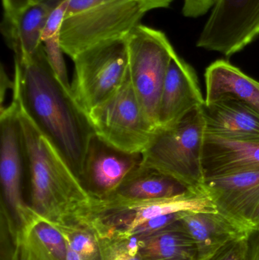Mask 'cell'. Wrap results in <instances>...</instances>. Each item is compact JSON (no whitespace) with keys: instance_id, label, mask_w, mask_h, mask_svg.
<instances>
[{"instance_id":"cell-1","label":"cell","mask_w":259,"mask_h":260,"mask_svg":"<svg viewBox=\"0 0 259 260\" xmlns=\"http://www.w3.org/2000/svg\"><path fill=\"white\" fill-rule=\"evenodd\" d=\"M13 98L79 180L95 133L88 114L53 73L43 44L27 60L15 59Z\"/></svg>"},{"instance_id":"cell-2","label":"cell","mask_w":259,"mask_h":260,"mask_svg":"<svg viewBox=\"0 0 259 260\" xmlns=\"http://www.w3.org/2000/svg\"><path fill=\"white\" fill-rule=\"evenodd\" d=\"M18 117L25 153L27 204L36 215L56 226L87 221L91 197L63 157L20 106Z\"/></svg>"},{"instance_id":"cell-3","label":"cell","mask_w":259,"mask_h":260,"mask_svg":"<svg viewBox=\"0 0 259 260\" xmlns=\"http://www.w3.org/2000/svg\"><path fill=\"white\" fill-rule=\"evenodd\" d=\"M205 125L200 108L167 128H158L141 164L161 171L194 192H205L202 151Z\"/></svg>"},{"instance_id":"cell-4","label":"cell","mask_w":259,"mask_h":260,"mask_svg":"<svg viewBox=\"0 0 259 260\" xmlns=\"http://www.w3.org/2000/svg\"><path fill=\"white\" fill-rule=\"evenodd\" d=\"M173 0H109L65 18L61 28L64 53L74 59L97 44L127 36L152 9L168 7Z\"/></svg>"},{"instance_id":"cell-5","label":"cell","mask_w":259,"mask_h":260,"mask_svg":"<svg viewBox=\"0 0 259 260\" xmlns=\"http://www.w3.org/2000/svg\"><path fill=\"white\" fill-rule=\"evenodd\" d=\"M18 111V102L12 99L7 107L1 108L0 115V214L1 219L17 238L24 235L36 216L24 200L27 170Z\"/></svg>"},{"instance_id":"cell-6","label":"cell","mask_w":259,"mask_h":260,"mask_svg":"<svg viewBox=\"0 0 259 260\" xmlns=\"http://www.w3.org/2000/svg\"><path fill=\"white\" fill-rule=\"evenodd\" d=\"M217 212L205 192L149 201L93 200L87 221L100 238L131 236L140 224L157 217L179 212Z\"/></svg>"},{"instance_id":"cell-7","label":"cell","mask_w":259,"mask_h":260,"mask_svg":"<svg viewBox=\"0 0 259 260\" xmlns=\"http://www.w3.org/2000/svg\"><path fill=\"white\" fill-rule=\"evenodd\" d=\"M129 76L149 121L158 129L164 81L176 52L161 30L138 24L127 35Z\"/></svg>"},{"instance_id":"cell-8","label":"cell","mask_w":259,"mask_h":260,"mask_svg":"<svg viewBox=\"0 0 259 260\" xmlns=\"http://www.w3.org/2000/svg\"><path fill=\"white\" fill-rule=\"evenodd\" d=\"M126 38L97 44L72 59L71 94L87 114L107 100L126 80L129 73Z\"/></svg>"},{"instance_id":"cell-9","label":"cell","mask_w":259,"mask_h":260,"mask_svg":"<svg viewBox=\"0 0 259 260\" xmlns=\"http://www.w3.org/2000/svg\"><path fill=\"white\" fill-rule=\"evenodd\" d=\"M88 116L100 139L132 154H142L158 130L146 117L129 73L120 88Z\"/></svg>"},{"instance_id":"cell-10","label":"cell","mask_w":259,"mask_h":260,"mask_svg":"<svg viewBox=\"0 0 259 260\" xmlns=\"http://www.w3.org/2000/svg\"><path fill=\"white\" fill-rule=\"evenodd\" d=\"M259 36V0H216L197 47L231 56Z\"/></svg>"},{"instance_id":"cell-11","label":"cell","mask_w":259,"mask_h":260,"mask_svg":"<svg viewBox=\"0 0 259 260\" xmlns=\"http://www.w3.org/2000/svg\"><path fill=\"white\" fill-rule=\"evenodd\" d=\"M142 160V154L118 149L94 134L90 141L79 181L91 200H108Z\"/></svg>"},{"instance_id":"cell-12","label":"cell","mask_w":259,"mask_h":260,"mask_svg":"<svg viewBox=\"0 0 259 260\" xmlns=\"http://www.w3.org/2000/svg\"><path fill=\"white\" fill-rule=\"evenodd\" d=\"M204 187L219 213L251 234L249 221L259 201V171L205 180Z\"/></svg>"},{"instance_id":"cell-13","label":"cell","mask_w":259,"mask_h":260,"mask_svg":"<svg viewBox=\"0 0 259 260\" xmlns=\"http://www.w3.org/2000/svg\"><path fill=\"white\" fill-rule=\"evenodd\" d=\"M205 102L194 70L176 53L163 87L158 128L173 126Z\"/></svg>"},{"instance_id":"cell-14","label":"cell","mask_w":259,"mask_h":260,"mask_svg":"<svg viewBox=\"0 0 259 260\" xmlns=\"http://www.w3.org/2000/svg\"><path fill=\"white\" fill-rule=\"evenodd\" d=\"M202 168L205 180L259 171V141L227 139L205 133Z\"/></svg>"},{"instance_id":"cell-15","label":"cell","mask_w":259,"mask_h":260,"mask_svg":"<svg viewBox=\"0 0 259 260\" xmlns=\"http://www.w3.org/2000/svg\"><path fill=\"white\" fill-rule=\"evenodd\" d=\"M205 133L242 140L259 141V115L240 102L223 99L201 107Z\"/></svg>"},{"instance_id":"cell-16","label":"cell","mask_w":259,"mask_h":260,"mask_svg":"<svg viewBox=\"0 0 259 260\" xmlns=\"http://www.w3.org/2000/svg\"><path fill=\"white\" fill-rule=\"evenodd\" d=\"M62 0H43L4 18L5 35L15 59L25 61L41 47V37L50 12Z\"/></svg>"},{"instance_id":"cell-17","label":"cell","mask_w":259,"mask_h":260,"mask_svg":"<svg viewBox=\"0 0 259 260\" xmlns=\"http://www.w3.org/2000/svg\"><path fill=\"white\" fill-rule=\"evenodd\" d=\"M205 83L206 103L234 99L259 115V82L228 61L211 64L205 72Z\"/></svg>"},{"instance_id":"cell-18","label":"cell","mask_w":259,"mask_h":260,"mask_svg":"<svg viewBox=\"0 0 259 260\" xmlns=\"http://www.w3.org/2000/svg\"><path fill=\"white\" fill-rule=\"evenodd\" d=\"M179 222L196 244V258L250 235L218 212H185Z\"/></svg>"},{"instance_id":"cell-19","label":"cell","mask_w":259,"mask_h":260,"mask_svg":"<svg viewBox=\"0 0 259 260\" xmlns=\"http://www.w3.org/2000/svg\"><path fill=\"white\" fill-rule=\"evenodd\" d=\"M190 191L176 179L141 163L106 200L149 201L173 198Z\"/></svg>"},{"instance_id":"cell-20","label":"cell","mask_w":259,"mask_h":260,"mask_svg":"<svg viewBox=\"0 0 259 260\" xmlns=\"http://www.w3.org/2000/svg\"><path fill=\"white\" fill-rule=\"evenodd\" d=\"M179 220L171 225L139 241L142 260H195L197 250Z\"/></svg>"},{"instance_id":"cell-21","label":"cell","mask_w":259,"mask_h":260,"mask_svg":"<svg viewBox=\"0 0 259 260\" xmlns=\"http://www.w3.org/2000/svg\"><path fill=\"white\" fill-rule=\"evenodd\" d=\"M23 237L38 259L66 260V238L50 221L36 215L24 232Z\"/></svg>"},{"instance_id":"cell-22","label":"cell","mask_w":259,"mask_h":260,"mask_svg":"<svg viewBox=\"0 0 259 260\" xmlns=\"http://www.w3.org/2000/svg\"><path fill=\"white\" fill-rule=\"evenodd\" d=\"M67 7L68 0H62L50 12L43 30L41 42L53 73L65 89L71 92L60 39L61 28L65 20Z\"/></svg>"},{"instance_id":"cell-23","label":"cell","mask_w":259,"mask_h":260,"mask_svg":"<svg viewBox=\"0 0 259 260\" xmlns=\"http://www.w3.org/2000/svg\"><path fill=\"white\" fill-rule=\"evenodd\" d=\"M56 227L81 260H103L100 238L89 223L82 221Z\"/></svg>"},{"instance_id":"cell-24","label":"cell","mask_w":259,"mask_h":260,"mask_svg":"<svg viewBox=\"0 0 259 260\" xmlns=\"http://www.w3.org/2000/svg\"><path fill=\"white\" fill-rule=\"evenodd\" d=\"M139 237L100 238L103 260H142L139 255Z\"/></svg>"},{"instance_id":"cell-25","label":"cell","mask_w":259,"mask_h":260,"mask_svg":"<svg viewBox=\"0 0 259 260\" xmlns=\"http://www.w3.org/2000/svg\"><path fill=\"white\" fill-rule=\"evenodd\" d=\"M249 237L231 241L215 251L195 260H246Z\"/></svg>"},{"instance_id":"cell-26","label":"cell","mask_w":259,"mask_h":260,"mask_svg":"<svg viewBox=\"0 0 259 260\" xmlns=\"http://www.w3.org/2000/svg\"><path fill=\"white\" fill-rule=\"evenodd\" d=\"M216 0H184L182 13L187 18H197L213 8Z\"/></svg>"},{"instance_id":"cell-27","label":"cell","mask_w":259,"mask_h":260,"mask_svg":"<svg viewBox=\"0 0 259 260\" xmlns=\"http://www.w3.org/2000/svg\"><path fill=\"white\" fill-rule=\"evenodd\" d=\"M108 1L109 0H68L65 18L82 13Z\"/></svg>"},{"instance_id":"cell-28","label":"cell","mask_w":259,"mask_h":260,"mask_svg":"<svg viewBox=\"0 0 259 260\" xmlns=\"http://www.w3.org/2000/svg\"><path fill=\"white\" fill-rule=\"evenodd\" d=\"M41 1L43 0H3L5 17L9 18L13 16L24 8Z\"/></svg>"},{"instance_id":"cell-29","label":"cell","mask_w":259,"mask_h":260,"mask_svg":"<svg viewBox=\"0 0 259 260\" xmlns=\"http://www.w3.org/2000/svg\"><path fill=\"white\" fill-rule=\"evenodd\" d=\"M12 260H39L38 259L34 253L30 250L29 246L27 245L26 241H24V237H21L18 240V245Z\"/></svg>"},{"instance_id":"cell-30","label":"cell","mask_w":259,"mask_h":260,"mask_svg":"<svg viewBox=\"0 0 259 260\" xmlns=\"http://www.w3.org/2000/svg\"><path fill=\"white\" fill-rule=\"evenodd\" d=\"M246 260H259V232L249 235Z\"/></svg>"},{"instance_id":"cell-31","label":"cell","mask_w":259,"mask_h":260,"mask_svg":"<svg viewBox=\"0 0 259 260\" xmlns=\"http://www.w3.org/2000/svg\"><path fill=\"white\" fill-rule=\"evenodd\" d=\"M249 230L252 232H259V201L255 206L249 221Z\"/></svg>"},{"instance_id":"cell-32","label":"cell","mask_w":259,"mask_h":260,"mask_svg":"<svg viewBox=\"0 0 259 260\" xmlns=\"http://www.w3.org/2000/svg\"><path fill=\"white\" fill-rule=\"evenodd\" d=\"M68 242V241H67ZM66 260H81L80 258L79 257L76 252L70 247V246L68 244V253H67V259Z\"/></svg>"}]
</instances>
